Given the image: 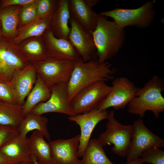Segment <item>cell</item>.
Masks as SVG:
<instances>
[{
	"label": "cell",
	"instance_id": "6da1fadb",
	"mask_svg": "<svg viewBox=\"0 0 164 164\" xmlns=\"http://www.w3.org/2000/svg\"><path fill=\"white\" fill-rule=\"evenodd\" d=\"M116 69L108 61L100 63L97 59L84 62L81 58L74 61L73 68L67 83L70 101L83 88L97 82L113 80Z\"/></svg>",
	"mask_w": 164,
	"mask_h": 164
},
{
	"label": "cell",
	"instance_id": "7a4b0ae2",
	"mask_svg": "<svg viewBox=\"0 0 164 164\" xmlns=\"http://www.w3.org/2000/svg\"><path fill=\"white\" fill-rule=\"evenodd\" d=\"M164 80L157 75L153 76L143 87L138 88L135 97L127 105L128 111L144 117L147 111H151L156 118L164 111Z\"/></svg>",
	"mask_w": 164,
	"mask_h": 164
},
{
	"label": "cell",
	"instance_id": "3957f363",
	"mask_svg": "<svg viewBox=\"0 0 164 164\" xmlns=\"http://www.w3.org/2000/svg\"><path fill=\"white\" fill-rule=\"evenodd\" d=\"M97 60L103 63L117 53L124 40L123 29L114 21L99 15L97 26L92 32Z\"/></svg>",
	"mask_w": 164,
	"mask_h": 164
},
{
	"label": "cell",
	"instance_id": "277c9868",
	"mask_svg": "<svg viewBox=\"0 0 164 164\" xmlns=\"http://www.w3.org/2000/svg\"><path fill=\"white\" fill-rule=\"evenodd\" d=\"M107 119L106 130L97 139L103 147L112 144L111 151L116 155L126 156L133 133V125H125L119 122L114 117L113 110L108 113Z\"/></svg>",
	"mask_w": 164,
	"mask_h": 164
},
{
	"label": "cell",
	"instance_id": "5b68a950",
	"mask_svg": "<svg viewBox=\"0 0 164 164\" xmlns=\"http://www.w3.org/2000/svg\"><path fill=\"white\" fill-rule=\"evenodd\" d=\"M12 40L0 37V82L10 84L16 75L31 63Z\"/></svg>",
	"mask_w": 164,
	"mask_h": 164
},
{
	"label": "cell",
	"instance_id": "8992f818",
	"mask_svg": "<svg viewBox=\"0 0 164 164\" xmlns=\"http://www.w3.org/2000/svg\"><path fill=\"white\" fill-rule=\"evenodd\" d=\"M74 61L48 57L34 63L37 74L50 88L60 83H67L72 72Z\"/></svg>",
	"mask_w": 164,
	"mask_h": 164
},
{
	"label": "cell",
	"instance_id": "52a82bcc",
	"mask_svg": "<svg viewBox=\"0 0 164 164\" xmlns=\"http://www.w3.org/2000/svg\"><path fill=\"white\" fill-rule=\"evenodd\" d=\"M111 87L104 81L97 82L80 90L70 101L75 115L81 114L96 108L111 91Z\"/></svg>",
	"mask_w": 164,
	"mask_h": 164
},
{
	"label": "cell",
	"instance_id": "ba28073f",
	"mask_svg": "<svg viewBox=\"0 0 164 164\" xmlns=\"http://www.w3.org/2000/svg\"><path fill=\"white\" fill-rule=\"evenodd\" d=\"M134 132L126 157L127 161L139 158L148 149L153 147L164 146V140L150 131L145 125L143 121L139 119L132 125Z\"/></svg>",
	"mask_w": 164,
	"mask_h": 164
},
{
	"label": "cell",
	"instance_id": "9c48e42d",
	"mask_svg": "<svg viewBox=\"0 0 164 164\" xmlns=\"http://www.w3.org/2000/svg\"><path fill=\"white\" fill-rule=\"evenodd\" d=\"M111 87V91L97 108L104 110L110 107L115 110L125 108L135 97L138 88L132 82L124 77L114 78Z\"/></svg>",
	"mask_w": 164,
	"mask_h": 164
},
{
	"label": "cell",
	"instance_id": "30bf717a",
	"mask_svg": "<svg viewBox=\"0 0 164 164\" xmlns=\"http://www.w3.org/2000/svg\"><path fill=\"white\" fill-rule=\"evenodd\" d=\"M152 7V3L148 2L137 9L117 8L103 12L100 15L113 18L117 25L123 29L128 26H144L148 25L153 18Z\"/></svg>",
	"mask_w": 164,
	"mask_h": 164
},
{
	"label": "cell",
	"instance_id": "8fae6325",
	"mask_svg": "<svg viewBox=\"0 0 164 164\" xmlns=\"http://www.w3.org/2000/svg\"><path fill=\"white\" fill-rule=\"evenodd\" d=\"M67 83H58L50 87V98L46 101L37 104L30 112L39 115L49 112L62 113L69 116L75 115L68 97Z\"/></svg>",
	"mask_w": 164,
	"mask_h": 164
},
{
	"label": "cell",
	"instance_id": "7c38bea8",
	"mask_svg": "<svg viewBox=\"0 0 164 164\" xmlns=\"http://www.w3.org/2000/svg\"><path fill=\"white\" fill-rule=\"evenodd\" d=\"M70 32L68 39L84 62L97 59V51L92 32L82 26L70 15Z\"/></svg>",
	"mask_w": 164,
	"mask_h": 164
},
{
	"label": "cell",
	"instance_id": "4fadbf2b",
	"mask_svg": "<svg viewBox=\"0 0 164 164\" xmlns=\"http://www.w3.org/2000/svg\"><path fill=\"white\" fill-rule=\"evenodd\" d=\"M108 113L106 110L95 108L87 112L67 117L70 121L75 122L80 128L78 158L82 157L95 127L100 121L107 119Z\"/></svg>",
	"mask_w": 164,
	"mask_h": 164
},
{
	"label": "cell",
	"instance_id": "5bb4252c",
	"mask_svg": "<svg viewBox=\"0 0 164 164\" xmlns=\"http://www.w3.org/2000/svg\"><path fill=\"white\" fill-rule=\"evenodd\" d=\"M80 138L79 134L68 139L49 141L54 164H82L77 156Z\"/></svg>",
	"mask_w": 164,
	"mask_h": 164
},
{
	"label": "cell",
	"instance_id": "9a60e30c",
	"mask_svg": "<svg viewBox=\"0 0 164 164\" xmlns=\"http://www.w3.org/2000/svg\"><path fill=\"white\" fill-rule=\"evenodd\" d=\"M42 37L48 57L73 61L81 58L68 39L56 37L50 30L46 32Z\"/></svg>",
	"mask_w": 164,
	"mask_h": 164
},
{
	"label": "cell",
	"instance_id": "2e32d148",
	"mask_svg": "<svg viewBox=\"0 0 164 164\" xmlns=\"http://www.w3.org/2000/svg\"><path fill=\"white\" fill-rule=\"evenodd\" d=\"M35 65L31 63L20 71L10 84L14 90L17 104L22 106L25 99L33 88L37 79Z\"/></svg>",
	"mask_w": 164,
	"mask_h": 164
},
{
	"label": "cell",
	"instance_id": "e0dca14e",
	"mask_svg": "<svg viewBox=\"0 0 164 164\" xmlns=\"http://www.w3.org/2000/svg\"><path fill=\"white\" fill-rule=\"evenodd\" d=\"M70 17L69 0H57L52 16L50 29L55 37L68 39L70 31L68 24Z\"/></svg>",
	"mask_w": 164,
	"mask_h": 164
},
{
	"label": "cell",
	"instance_id": "ac0fdd59",
	"mask_svg": "<svg viewBox=\"0 0 164 164\" xmlns=\"http://www.w3.org/2000/svg\"><path fill=\"white\" fill-rule=\"evenodd\" d=\"M69 7L70 15L82 26L91 32L95 30L99 15L84 0H69Z\"/></svg>",
	"mask_w": 164,
	"mask_h": 164
},
{
	"label": "cell",
	"instance_id": "d6986e66",
	"mask_svg": "<svg viewBox=\"0 0 164 164\" xmlns=\"http://www.w3.org/2000/svg\"><path fill=\"white\" fill-rule=\"evenodd\" d=\"M0 151L10 159L19 162L32 161L27 137L19 134L5 143Z\"/></svg>",
	"mask_w": 164,
	"mask_h": 164
},
{
	"label": "cell",
	"instance_id": "ffe728a7",
	"mask_svg": "<svg viewBox=\"0 0 164 164\" xmlns=\"http://www.w3.org/2000/svg\"><path fill=\"white\" fill-rule=\"evenodd\" d=\"M17 46L31 63L43 61L48 57L42 36L27 38Z\"/></svg>",
	"mask_w": 164,
	"mask_h": 164
},
{
	"label": "cell",
	"instance_id": "44dd1931",
	"mask_svg": "<svg viewBox=\"0 0 164 164\" xmlns=\"http://www.w3.org/2000/svg\"><path fill=\"white\" fill-rule=\"evenodd\" d=\"M22 7L10 6L0 8L2 36L12 40L17 36L19 15Z\"/></svg>",
	"mask_w": 164,
	"mask_h": 164
},
{
	"label": "cell",
	"instance_id": "7402d4cb",
	"mask_svg": "<svg viewBox=\"0 0 164 164\" xmlns=\"http://www.w3.org/2000/svg\"><path fill=\"white\" fill-rule=\"evenodd\" d=\"M28 143L31 155L36 158L39 164H54L49 144L40 132L34 131L28 138Z\"/></svg>",
	"mask_w": 164,
	"mask_h": 164
},
{
	"label": "cell",
	"instance_id": "603a6c76",
	"mask_svg": "<svg viewBox=\"0 0 164 164\" xmlns=\"http://www.w3.org/2000/svg\"><path fill=\"white\" fill-rule=\"evenodd\" d=\"M52 16L36 18L29 24L18 29L17 36L12 40L13 43L17 46L27 38L42 36L50 30Z\"/></svg>",
	"mask_w": 164,
	"mask_h": 164
},
{
	"label": "cell",
	"instance_id": "cb8c5ba5",
	"mask_svg": "<svg viewBox=\"0 0 164 164\" xmlns=\"http://www.w3.org/2000/svg\"><path fill=\"white\" fill-rule=\"evenodd\" d=\"M48 121L46 117L30 112L25 116L18 129L20 135L24 138L27 137L26 135L29 132L37 130L50 141V136L47 127Z\"/></svg>",
	"mask_w": 164,
	"mask_h": 164
},
{
	"label": "cell",
	"instance_id": "d4e9b609",
	"mask_svg": "<svg viewBox=\"0 0 164 164\" xmlns=\"http://www.w3.org/2000/svg\"><path fill=\"white\" fill-rule=\"evenodd\" d=\"M51 91L44 84L40 76L37 74L36 82L27 99L22 105L24 114L25 116L36 105L46 101L50 97Z\"/></svg>",
	"mask_w": 164,
	"mask_h": 164
},
{
	"label": "cell",
	"instance_id": "484cf974",
	"mask_svg": "<svg viewBox=\"0 0 164 164\" xmlns=\"http://www.w3.org/2000/svg\"><path fill=\"white\" fill-rule=\"evenodd\" d=\"M24 115L22 106L0 100V124L18 128Z\"/></svg>",
	"mask_w": 164,
	"mask_h": 164
},
{
	"label": "cell",
	"instance_id": "4316f807",
	"mask_svg": "<svg viewBox=\"0 0 164 164\" xmlns=\"http://www.w3.org/2000/svg\"><path fill=\"white\" fill-rule=\"evenodd\" d=\"M81 161L82 164H114L107 156L97 139L89 140Z\"/></svg>",
	"mask_w": 164,
	"mask_h": 164
},
{
	"label": "cell",
	"instance_id": "83f0119b",
	"mask_svg": "<svg viewBox=\"0 0 164 164\" xmlns=\"http://www.w3.org/2000/svg\"><path fill=\"white\" fill-rule=\"evenodd\" d=\"M37 0L22 7L19 15L18 29L29 24L36 17Z\"/></svg>",
	"mask_w": 164,
	"mask_h": 164
},
{
	"label": "cell",
	"instance_id": "f1b7e54d",
	"mask_svg": "<svg viewBox=\"0 0 164 164\" xmlns=\"http://www.w3.org/2000/svg\"><path fill=\"white\" fill-rule=\"evenodd\" d=\"M144 163L151 164H164V151L158 147H151L142 154Z\"/></svg>",
	"mask_w": 164,
	"mask_h": 164
},
{
	"label": "cell",
	"instance_id": "f546056e",
	"mask_svg": "<svg viewBox=\"0 0 164 164\" xmlns=\"http://www.w3.org/2000/svg\"><path fill=\"white\" fill-rule=\"evenodd\" d=\"M57 2L56 0H37L36 18L52 16Z\"/></svg>",
	"mask_w": 164,
	"mask_h": 164
},
{
	"label": "cell",
	"instance_id": "4dcf8cb0",
	"mask_svg": "<svg viewBox=\"0 0 164 164\" xmlns=\"http://www.w3.org/2000/svg\"><path fill=\"white\" fill-rule=\"evenodd\" d=\"M0 100L17 104L16 94L10 84L0 82Z\"/></svg>",
	"mask_w": 164,
	"mask_h": 164
},
{
	"label": "cell",
	"instance_id": "1f68e13d",
	"mask_svg": "<svg viewBox=\"0 0 164 164\" xmlns=\"http://www.w3.org/2000/svg\"><path fill=\"white\" fill-rule=\"evenodd\" d=\"M19 134L18 128L0 124V148L5 143Z\"/></svg>",
	"mask_w": 164,
	"mask_h": 164
},
{
	"label": "cell",
	"instance_id": "d6a6232c",
	"mask_svg": "<svg viewBox=\"0 0 164 164\" xmlns=\"http://www.w3.org/2000/svg\"><path fill=\"white\" fill-rule=\"evenodd\" d=\"M36 0H2L0 8L10 6H23L34 2Z\"/></svg>",
	"mask_w": 164,
	"mask_h": 164
},
{
	"label": "cell",
	"instance_id": "836d02e7",
	"mask_svg": "<svg viewBox=\"0 0 164 164\" xmlns=\"http://www.w3.org/2000/svg\"><path fill=\"white\" fill-rule=\"evenodd\" d=\"M19 162H22L15 161L10 159L0 151V164H9Z\"/></svg>",
	"mask_w": 164,
	"mask_h": 164
},
{
	"label": "cell",
	"instance_id": "e575fe53",
	"mask_svg": "<svg viewBox=\"0 0 164 164\" xmlns=\"http://www.w3.org/2000/svg\"><path fill=\"white\" fill-rule=\"evenodd\" d=\"M144 163L142 158H138L131 161H127L125 164H142Z\"/></svg>",
	"mask_w": 164,
	"mask_h": 164
},
{
	"label": "cell",
	"instance_id": "d590c367",
	"mask_svg": "<svg viewBox=\"0 0 164 164\" xmlns=\"http://www.w3.org/2000/svg\"><path fill=\"white\" fill-rule=\"evenodd\" d=\"M84 1L87 6L92 9L99 1L98 0H84Z\"/></svg>",
	"mask_w": 164,
	"mask_h": 164
},
{
	"label": "cell",
	"instance_id": "8d00e7d4",
	"mask_svg": "<svg viewBox=\"0 0 164 164\" xmlns=\"http://www.w3.org/2000/svg\"><path fill=\"white\" fill-rule=\"evenodd\" d=\"M9 164H34L32 161L25 162L12 163Z\"/></svg>",
	"mask_w": 164,
	"mask_h": 164
},
{
	"label": "cell",
	"instance_id": "74e56055",
	"mask_svg": "<svg viewBox=\"0 0 164 164\" xmlns=\"http://www.w3.org/2000/svg\"><path fill=\"white\" fill-rule=\"evenodd\" d=\"M31 158L34 164H39L36 158L34 156L32 155Z\"/></svg>",
	"mask_w": 164,
	"mask_h": 164
},
{
	"label": "cell",
	"instance_id": "f35d334b",
	"mask_svg": "<svg viewBox=\"0 0 164 164\" xmlns=\"http://www.w3.org/2000/svg\"><path fill=\"white\" fill-rule=\"evenodd\" d=\"M2 35V24L0 20V37Z\"/></svg>",
	"mask_w": 164,
	"mask_h": 164
},
{
	"label": "cell",
	"instance_id": "ab89813d",
	"mask_svg": "<svg viewBox=\"0 0 164 164\" xmlns=\"http://www.w3.org/2000/svg\"><path fill=\"white\" fill-rule=\"evenodd\" d=\"M142 164H146V163H142Z\"/></svg>",
	"mask_w": 164,
	"mask_h": 164
},
{
	"label": "cell",
	"instance_id": "60d3db41",
	"mask_svg": "<svg viewBox=\"0 0 164 164\" xmlns=\"http://www.w3.org/2000/svg\"><path fill=\"white\" fill-rule=\"evenodd\" d=\"M1 1L0 0V4H1Z\"/></svg>",
	"mask_w": 164,
	"mask_h": 164
}]
</instances>
